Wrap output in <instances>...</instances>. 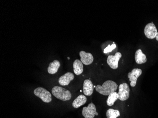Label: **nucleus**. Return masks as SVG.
I'll return each instance as SVG.
<instances>
[{
    "label": "nucleus",
    "mask_w": 158,
    "mask_h": 118,
    "mask_svg": "<svg viewBox=\"0 0 158 118\" xmlns=\"http://www.w3.org/2000/svg\"><path fill=\"white\" fill-rule=\"evenodd\" d=\"M142 74V70L138 68L133 69L132 71L128 74V78L129 79L131 87H135L136 86L137 79L141 76Z\"/></svg>",
    "instance_id": "8"
},
{
    "label": "nucleus",
    "mask_w": 158,
    "mask_h": 118,
    "mask_svg": "<svg viewBox=\"0 0 158 118\" xmlns=\"http://www.w3.org/2000/svg\"><path fill=\"white\" fill-rule=\"evenodd\" d=\"M118 85L113 81L107 80L102 86L97 85L95 89L97 92L104 96H109L110 94L114 93L118 89Z\"/></svg>",
    "instance_id": "1"
},
{
    "label": "nucleus",
    "mask_w": 158,
    "mask_h": 118,
    "mask_svg": "<svg viewBox=\"0 0 158 118\" xmlns=\"http://www.w3.org/2000/svg\"><path fill=\"white\" fill-rule=\"evenodd\" d=\"M116 48V45L115 44H114V45H111V46H109L107 47H106L105 49L104 50V53H109V52H110V51H112V50Z\"/></svg>",
    "instance_id": "18"
},
{
    "label": "nucleus",
    "mask_w": 158,
    "mask_h": 118,
    "mask_svg": "<svg viewBox=\"0 0 158 118\" xmlns=\"http://www.w3.org/2000/svg\"><path fill=\"white\" fill-rule=\"evenodd\" d=\"M74 79L73 74L71 72H67L60 77L58 82L61 86H67Z\"/></svg>",
    "instance_id": "10"
},
{
    "label": "nucleus",
    "mask_w": 158,
    "mask_h": 118,
    "mask_svg": "<svg viewBox=\"0 0 158 118\" xmlns=\"http://www.w3.org/2000/svg\"><path fill=\"white\" fill-rule=\"evenodd\" d=\"M155 38H156V39L157 40V41H158V33H157V35H156Z\"/></svg>",
    "instance_id": "19"
},
{
    "label": "nucleus",
    "mask_w": 158,
    "mask_h": 118,
    "mask_svg": "<svg viewBox=\"0 0 158 118\" xmlns=\"http://www.w3.org/2000/svg\"><path fill=\"white\" fill-rule=\"evenodd\" d=\"M93 83L89 79H86L83 82V91L85 96H90L94 90Z\"/></svg>",
    "instance_id": "11"
},
{
    "label": "nucleus",
    "mask_w": 158,
    "mask_h": 118,
    "mask_svg": "<svg viewBox=\"0 0 158 118\" xmlns=\"http://www.w3.org/2000/svg\"><path fill=\"white\" fill-rule=\"evenodd\" d=\"M73 71L76 75H81L83 71V63L80 60H75L73 63Z\"/></svg>",
    "instance_id": "15"
},
{
    "label": "nucleus",
    "mask_w": 158,
    "mask_h": 118,
    "mask_svg": "<svg viewBox=\"0 0 158 118\" xmlns=\"http://www.w3.org/2000/svg\"><path fill=\"white\" fill-rule=\"evenodd\" d=\"M79 55L80 56L81 61L86 65L91 64L94 61L93 55L90 53H86L85 51H81Z\"/></svg>",
    "instance_id": "9"
},
{
    "label": "nucleus",
    "mask_w": 158,
    "mask_h": 118,
    "mask_svg": "<svg viewBox=\"0 0 158 118\" xmlns=\"http://www.w3.org/2000/svg\"><path fill=\"white\" fill-rule=\"evenodd\" d=\"M52 93L55 97L62 101H69L72 98V94L70 91L59 86L54 87L52 88Z\"/></svg>",
    "instance_id": "2"
},
{
    "label": "nucleus",
    "mask_w": 158,
    "mask_h": 118,
    "mask_svg": "<svg viewBox=\"0 0 158 118\" xmlns=\"http://www.w3.org/2000/svg\"><path fill=\"white\" fill-rule=\"evenodd\" d=\"M118 99L122 101L127 100L130 96V88L127 83H123L119 86Z\"/></svg>",
    "instance_id": "4"
},
{
    "label": "nucleus",
    "mask_w": 158,
    "mask_h": 118,
    "mask_svg": "<svg viewBox=\"0 0 158 118\" xmlns=\"http://www.w3.org/2000/svg\"><path fill=\"white\" fill-rule=\"evenodd\" d=\"M145 36L149 39H152L156 37L158 31L157 28L153 22L147 24L144 29Z\"/></svg>",
    "instance_id": "6"
},
{
    "label": "nucleus",
    "mask_w": 158,
    "mask_h": 118,
    "mask_svg": "<svg viewBox=\"0 0 158 118\" xmlns=\"http://www.w3.org/2000/svg\"><path fill=\"white\" fill-rule=\"evenodd\" d=\"M87 102V98L84 95H80L73 101V106L74 108H78L84 105Z\"/></svg>",
    "instance_id": "13"
},
{
    "label": "nucleus",
    "mask_w": 158,
    "mask_h": 118,
    "mask_svg": "<svg viewBox=\"0 0 158 118\" xmlns=\"http://www.w3.org/2000/svg\"><path fill=\"white\" fill-rule=\"evenodd\" d=\"M82 114L85 118H94L95 115H98L95 105L92 103L89 104L87 107H83Z\"/></svg>",
    "instance_id": "5"
},
{
    "label": "nucleus",
    "mask_w": 158,
    "mask_h": 118,
    "mask_svg": "<svg viewBox=\"0 0 158 118\" xmlns=\"http://www.w3.org/2000/svg\"><path fill=\"white\" fill-rule=\"evenodd\" d=\"M135 61L138 64H142L147 62L146 55L143 53L141 49L137 50L135 54Z\"/></svg>",
    "instance_id": "12"
},
{
    "label": "nucleus",
    "mask_w": 158,
    "mask_h": 118,
    "mask_svg": "<svg viewBox=\"0 0 158 118\" xmlns=\"http://www.w3.org/2000/svg\"><path fill=\"white\" fill-rule=\"evenodd\" d=\"M122 57V54L117 52L114 56L110 55L107 59V63L111 69L116 70L118 69L119 61Z\"/></svg>",
    "instance_id": "7"
},
{
    "label": "nucleus",
    "mask_w": 158,
    "mask_h": 118,
    "mask_svg": "<svg viewBox=\"0 0 158 118\" xmlns=\"http://www.w3.org/2000/svg\"><path fill=\"white\" fill-rule=\"evenodd\" d=\"M60 62L58 60H55L49 64L48 69V72L50 74H56L60 68Z\"/></svg>",
    "instance_id": "14"
},
{
    "label": "nucleus",
    "mask_w": 158,
    "mask_h": 118,
    "mask_svg": "<svg viewBox=\"0 0 158 118\" xmlns=\"http://www.w3.org/2000/svg\"><path fill=\"white\" fill-rule=\"evenodd\" d=\"M118 99V94L117 92L110 94L106 100V104L109 106H111L114 105V102Z\"/></svg>",
    "instance_id": "16"
},
{
    "label": "nucleus",
    "mask_w": 158,
    "mask_h": 118,
    "mask_svg": "<svg viewBox=\"0 0 158 118\" xmlns=\"http://www.w3.org/2000/svg\"><path fill=\"white\" fill-rule=\"evenodd\" d=\"M120 116V113L118 110L113 109H109L106 112L107 118H117Z\"/></svg>",
    "instance_id": "17"
},
{
    "label": "nucleus",
    "mask_w": 158,
    "mask_h": 118,
    "mask_svg": "<svg viewBox=\"0 0 158 118\" xmlns=\"http://www.w3.org/2000/svg\"><path fill=\"white\" fill-rule=\"evenodd\" d=\"M34 94L45 103H49L52 101V95L51 93L44 88L40 87L35 88L34 91Z\"/></svg>",
    "instance_id": "3"
}]
</instances>
